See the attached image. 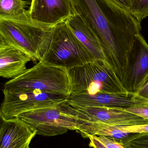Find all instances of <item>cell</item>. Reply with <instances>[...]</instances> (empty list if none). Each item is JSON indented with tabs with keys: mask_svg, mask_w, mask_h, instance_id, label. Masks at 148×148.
<instances>
[{
	"mask_svg": "<svg viewBox=\"0 0 148 148\" xmlns=\"http://www.w3.org/2000/svg\"></svg>",
	"mask_w": 148,
	"mask_h": 148,
	"instance_id": "cell-25",
	"label": "cell"
},
{
	"mask_svg": "<svg viewBox=\"0 0 148 148\" xmlns=\"http://www.w3.org/2000/svg\"><path fill=\"white\" fill-rule=\"evenodd\" d=\"M35 90L70 96L72 86L68 69L41 61L23 73L6 82L3 90L16 92Z\"/></svg>",
	"mask_w": 148,
	"mask_h": 148,
	"instance_id": "cell-3",
	"label": "cell"
},
{
	"mask_svg": "<svg viewBox=\"0 0 148 148\" xmlns=\"http://www.w3.org/2000/svg\"><path fill=\"white\" fill-rule=\"evenodd\" d=\"M55 27L36 23L29 16L0 18V37L25 51L36 62L47 50Z\"/></svg>",
	"mask_w": 148,
	"mask_h": 148,
	"instance_id": "cell-2",
	"label": "cell"
},
{
	"mask_svg": "<svg viewBox=\"0 0 148 148\" xmlns=\"http://www.w3.org/2000/svg\"><path fill=\"white\" fill-rule=\"evenodd\" d=\"M114 3L117 4L118 6L122 8H123L129 10L131 7V2L130 0H110Z\"/></svg>",
	"mask_w": 148,
	"mask_h": 148,
	"instance_id": "cell-24",
	"label": "cell"
},
{
	"mask_svg": "<svg viewBox=\"0 0 148 148\" xmlns=\"http://www.w3.org/2000/svg\"><path fill=\"white\" fill-rule=\"evenodd\" d=\"M148 74V44L141 34L136 35L127 56L123 86L129 94L139 90Z\"/></svg>",
	"mask_w": 148,
	"mask_h": 148,
	"instance_id": "cell-8",
	"label": "cell"
},
{
	"mask_svg": "<svg viewBox=\"0 0 148 148\" xmlns=\"http://www.w3.org/2000/svg\"><path fill=\"white\" fill-rule=\"evenodd\" d=\"M44 136L60 135L68 130L78 133L86 122L81 112L70 105L67 101L54 107L35 110L17 116Z\"/></svg>",
	"mask_w": 148,
	"mask_h": 148,
	"instance_id": "cell-5",
	"label": "cell"
},
{
	"mask_svg": "<svg viewBox=\"0 0 148 148\" xmlns=\"http://www.w3.org/2000/svg\"><path fill=\"white\" fill-rule=\"evenodd\" d=\"M131 7L129 11L141 22L148 17V0H130Z\"/></svg>",
	"mask_w": 148,
	"mask_h": 148,
	"instance_id": "cell-18",
	"label": "cell"
},
{
	"mask_svg": "<svg viewBox=\"0 0 148 148\" xmlns=\"http://www.w3.org/2000/svg\"><path fill=\"white\" fill-rule=\"evenodd\" d=\"M123 109L141 116L146 120H148V105L135 106L123 108Z\"/></svg>",
	"mask_w": 148,
	"mask_h": 148,
	"instance_id": "cell-21",
	"label": "cell"
},
{
	"mask_svg": "<svg viewBox=\"0 0 148 148\" xmlns=\"http://www.w3.org/2000/svg\"><path fill=\"white\" fill-rule=\"evenodd\" d=\"M121 143L126 148H148V133L132 134Z\"/></svg>",
	"mask_w": 148,
	"mask_h": 148,
	"instance_id": "cell-17",
	"label": "cell"
},
{
	"mask_svg": "<svg viewBox=\"0 0 148 148\" xmlns=\"http://www.w3.org/2000/svg\"><path fill=\"white\" fill-rule=\"evenodd\" d=\"M68 71L71 82V94H129L106 60L95 59Z\"/></svg>",
	"mask_w": 148,
	"mask_h": 148,
	"instance_id": "cell-4",
	"label": "cell"
},
{
	"mask_svg": "<svg viewBox=\"0 0 148 148\" xmlns=\"http://www.w3.org/2000/svg\"><path fill=\"white\" fill-rule=\"evenodd\" d=\"M29 17L38 24L54 27L73 14L70 0H31Z\"/></svg>",
	"mask_w": 148,
	"mask_h": 148,
	"instance_id": "cell-9",
	"label": "cell"
},
{
	"mask_svg": "<svg viewBox=\"0 0 148 148\" xmlns=\"http://www.w3.org/2000/svg\"><path fill=\"white\" fill-rule=\"evenodd\" d=\"M96 137L107 148H126L120 143L107 136H100Z\"/></svg>",
	"mask_w": 148,
	"mask_h": 148,
	"instance_id": "cell-20",
	"label": "cell"
},
{
	"mask_svg": "<svg viewBox=\"0 0 148 148\" xmlns=\"http://www.w3.org/2000/svg\"><path fill=\"white\" fill-rule=\"evenodd\" d=\"M32 61L25 51L0 37V75L13 78L27 70L26 65Z\"/></svg>",
	"mask_w": 148,
	"mask_h": 148,
	"instance_id": "cell-13",
	"label": "cell"
},
{
	"mask_svg": "<svg viewBox=\"0 0 148 148\" xmlns=\"http://www.w3.org/2000/svg\"><path fill=\"white\" fill-rule=\"evenodd\" d=\"M73 14L91 28L100 40L106 61L121 82L124 76L128 52L141 22L129 10L110 0H70Z\"/></svg>",
	"mask_w": 148,
	"mask_h": 148,
	"instance_id": "cell-1",
	"label": "cell"
},
{
	"mask_svg": "<svg viewBox=\"0 0 148 148\" xmlns=\"http://www.w3.org/2000/svg\"><path fill=\"white\" fill-rule=\"evenodd\" d=\"M70 105L74 108L108 107L126 108L148 105V101L129 94L98 93L95 95L70 94L67 99Z\"/></svg>",
	"mask_w": 148,
	"mask_h": 148,
	"instance_id": "cell-10",
	"label": "cell"
},
{
	"mask_svg": "<svg viewBox=\"0 0 148 148\" xmlns=\"http://www.w3.org/2000/svg\"><path fill=\"white\" fill-rule=\"evenodd\" d=\"M0 117L4 120L35 110L54 107L67 101L69 96L31 90L12 92L3 90Z\"/></svg>",
	"mask_w": 148,
	"mask_h": 148,
	"instance_id": "cell-7",
	"label": "cell"
},
{
	"mask_svg": "<svg viewBox=\"0 0 148 148\" xmlns=\"http://www.w3.org/2000/svg\"><path fill=\"white\" fill-rule=\"evenodd\" d=\"M134 95L141 99L148 101V74L142 86Z\"/></svg>",
	"mask_w": 148,
	"mask_h": 148,
	"instance_id": "cell-22",
	"label": "cell"
},
{
	"mask_svg": "<svg viewBox=\"0 0 148 148\" xmlns=\"http://www.w3.org/2000/svg\"><path fill=\"white\" fill-rule=\"evenodd\" d=\"M78 133L85 138H87L89 136H104L114 139L120 143L132 134L123 132L117 126L88 122L85 123Z\"/></svg>",
	"mask_w": 148,
	"mask_h": 148,
	"instance_id": "cell-15",
	"label": "cell"
},
{
	"mask_svg": "<svg viewBox=\"0 0 148 148\" xmlns=\"http://www.w3.org/2000/svg\"><path fill=\"white\" fill-rule=\"evenodd\" d=\"M95 59L63 22L54 28L48 48L41 61L69 69L83 66Z\"/></svg>",
	"mask_w": 148,
	"mask_h": 148,
	"instance_id": "cell-6",
	"label": "cell"
},
{
	"mask_svg": "<svg viewBox=\"0 0 148 148\" xmlns=\"http://www.w3.org/2000/svg\"><path fill=\"white\" fill-rule=\"evenodd\" d=\"M65 22L96 59L106 60L101 44L96 34L78 15L73 13Z\"/></svg>",
	"mask_w": 148,
	"mask_h": 148,
	"instance_id": "cell-14",
	"label": "cell"
},
{
	"mask_svg": "<svg viewBox=\"0 0 148 148\" xmlns=\"http://www.w3.org/2000/svg\"><path fill=\"white\" fill-rule=\"evenodd\" d=\"M74 108L81 112L86 122H88L101 123L117 127L148 123V120L121 108L93 107Z\"/></svg>",
	"mask_w": 148,
	"mask_h": 148,
	"instance_id": "cell-11",
	"label": "cell"
},
{
	"mask_svg": "<svg viewBox=\"0 0 148 148\" xmlns=\"http://www.w3.org/2000/svg\"><path fill=\"white\" fill-rule=\"evenodd\" d=\"M1 121L0 148H29L36 135L34 128L17 117Z\"/></svg>",
	"mask_w": 148,
	"mask_h": 148,
	"instance_id": "cell-12",
	"label": "cell"
},
{
	"mask_svg": "<svg viewBox=\"0 0 148 148\" xmlns=\"http://www.w3.org/2000/svg\"><path fill=\"white\" fill-rule=\"evenodd\" d=\"M88 139L89 140V146L93 148H107L98 139L96 136H89Z\"/></svg>",
	"mask_w": 148,
	"mask_h": 148,
	"instance_id": "cell-23",
	"label": "cell"
},
{
	"mask_svg": "<svg viewBox=\"0 0 148 148\" xmlns=\"http://www.w3.org/2000/svg\"><path fill=\"white\" fill-rule=\"evenodd\" d=\"M25 0H0V18H18L29 16Z\"/></svg>",
	"mask_w": 148,
	"mask_h": 148,
	"instance_id": "cell-16",
	"label": "cell"
},
{
	"mask_svg": "<svg viewBox=\"0 0 148 148\" xmlns=\"http://www.w3.org/2000/svg\"><path fill=\"white\" fill-rule=\"evenodd\" d=\"M123 132L130 134H147L148 123L140 125L117 126Z\"/></svg>",
	"mask_w": 148,
	"mask_h": 148,
	"instance_id": "cell-19",
	"label": "cell"
}]
</instances>
